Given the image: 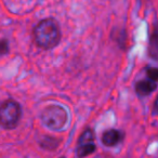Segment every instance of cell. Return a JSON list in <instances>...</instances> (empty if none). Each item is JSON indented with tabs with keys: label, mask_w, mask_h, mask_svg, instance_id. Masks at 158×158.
I'll list each match as a JSON object with an SVG mask.
<instances>
[{
	"label": "cell",
	"mask_w": 158,
	"mask_h": 158,
	"mask_svg": "<svg viewBox=\"0 0 158 158\" xmlns=\"http://www.w3.org/2000/svg\"><path fill=\"white\" fill-rule=\"evenodd\" d=\"M9 52V42L7 40H0V56L7 54Z\"/></svg>",
	"instance_id": "8fae6325"
},
{
	"label": "cell",
	"mask_w": 158,
	"mask_h": 158,
	"mask_svg": "<svg viewBox=\"0 0 158 158\" xmlns=\"http://www.w3.org/2000/svg\"><path fill=\"white\" fill-rule=\"evenodd\" d=\"M40 144H41V146L44 148L54 149L59 145V140L55 138H52V136H44L41 140V142H40Z\"/></svg>",
	"instance_id": "9c48e42d"
},
{
	"label": "cell",
	"mask_w": 158,
	"mask_h": 158,
	"mask_svg": "<svg viewBox=\"0 0 158 158\" xmlns=\"http://www.w3.org/2000/svg\"><path fill=\"white\" fill-rule=\"evenodd\" d=\"M95 139L94 132L91 129H87L82 132V134L79 138V145H84V144H89V143H92V141Z\"/></svg>",
	"instance_id": "ba28073f"
},
{
	"label": "cell",
	"mask_w": 158,
	"mask_h": 158,
	"mask_svg": "<svg viewBox=\"0 0 158 158\" xmlns=\"http://www.w3.org/2000/svg\"><path fill=\"white\" fill-rule=\"evenodd\" d=\"M34 39L38 47L49 50L59 44L61 29L54 19H46L38 23L34 28Z\"/></svg>",
	"instance_id": "6da1fadb"
},
{
	"label": "cell",
	"mask_w": 158,
	"mask_h": 158,
	"mask_svg": "<svg viewBox=\"0 0 158 158\" xmlns=\"http://www.w3.org/2000/svg\"><path fill=\"white\" fill-rule=\"evenodd\" d=\"M22 117V107L14 100H8L0 105V126L5 129H14Z\"/></svg>",
	"instance_id": "7a4b0ae2"
},
{
	"label": "cell",
	"mask_w": 158,
	"mask_h": 158,
	"mask_svg": "<svg viewBox=\"0 0 158 158\" xmlns=\"http://www.w3.org/2000/svg\"><path fill=\"white\" fill-rule=\"evenodd\" d=\"M152 113H153V115H158V95L155 99V101H154L153 108H152Z\"/></svg>",
	"instance_id": "7c38bea8"
},
{
	"label": "cell",
	"mask_w": 158,
	"mask_h": 158,
	"mask_svg": "<svg viewBox=\"0 0 158 158\" xmlns=\"http://www.w3.org/2000/svg\"><path fill=\"white\" fill-rule=\"evenodd\" d=\"M123 139V133L117 129H110L102 135V143L105 146H115Z\"/></svg>",
	"instance_id": "277c9868"
},
{
	"label": "cell",
	"mask_w": 158,
	"mask_h": 158,
	"mask_svg": "<svg viewBox=\"0 0 158 158\" xmlns=\"http://www.w3.org/2000/svg\"><path fill=\"white\" fill-rule=\"evenodd\" d=\"M156 89H157L156 82L151 81L148 79L140 80L135 84V92L140 97H146V95L153 93Z\"/></svg>",
	"instance_id": "5b68a950"
},
{
	"label": "cell",
	"mask_w": 158,
	"mask_h": 158,
	"mask_svg": "<svg viewBox=\"0 0 158 158\" xmlns=\"http://www.w3.org/2000/svg\"><path fill=\"white\" fill-rule=\"evenodd\" d=\"M95 151V145L93 143H89V144H84V145H79L78 149H77V155L78 157L82 158L86 157V156L92 154Z\"/></svg>",
	"instance_id": "52a82bcc"
},
{
	"label": "cell",
	"mask_w": 158,
	"mask_h": 158,
	"mask_svg": "<svg viewBox=\"0 0 158 158\" xmlns=\"http://www.w3.org/2000/svg\"><path fill=\"white\" fill-rule=\"evenodd\" d=\"M146 76L151 81H158V68L157 67H148L146 69Z\"/></svg>",
	"instance_id": "30bf717a"
},
{
	"label": "cell",
	"mask_w": 158,
	"mask_h": 158,
	"mask_svg": "<svg viewBox=\"0 0 158 158\" xmlns=\"http://www.w3.org/2000/svg\"><path fill=\"white\" fill-rule=\"evenodd\" d=\"M148 52L153 59L158 60V24L153 27V31L149 37V48Z\"/></svg>",
	"instance_id": "8992f818"
},
{
	"label": "cell",
	"mask_w": 158,
	"mask_h": 158,
	"mask_svg": "<svg viewBox=\"0 0 158 158\" xmlns=\"http://www.w3.org/2000/svg\"><path fill=\"white\" fill-rule=\"evenodd\" d=\"M41 121L47 128L59 131L67 123V113L60 105H49L42 110Z\"/></svg>",
	"instance_id": "3957f363"
}]
</instances>
